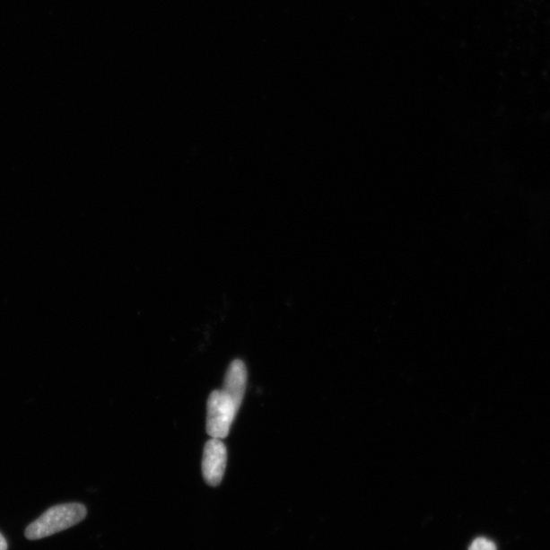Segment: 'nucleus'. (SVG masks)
I'll list each match as a JSON object with an SVG mask.
<instances>
[{"label": "nucleus", "mask_w": 550, "mask_h": 550, "mask_svg": "<svg viewBox=\"0 0 550 550\" xmlns=\"http://www.w3.org/2000/svg\"><path fill=\"white\" fill-rule=\"evenodd\" d=\"M0 550H7L6 540L2 534H0Z\"/></svg>", "instance_id": "obj_6"}, {"label": "nucleus", "mask_w": 550, "mask_h": 550, "mask_svg": "<svg viewBox=\"0 0 550 550\" xmlns=\"http://www.w3.org/2000/svg\"><path fill=\"white\" fill-rule=\"evenodd\" d=\"M469 550H496V546L492 540L479 537L472 542Z\"/></svg>", "instance_id": "obj_5"}, {"label": "nucleus", "mask_w": 550, "mask_h": 550, "mask_svg": "<svg viewBox=\"0 0 550 550\" xmlns=\"http://www.w3.org/2000/svg\"><path fill=\"white\" fill-rule=\"evenodd\" d=\"M246 384L247 368L244 362L239 359L233 360L225 374L223 390L232 399L238 409L240 408L244 399Z\"/></svg>", "instance_id": "obj_4"}, {"label": "nucleus", "mask_w": 550, "mask_h": 550, "mask_svg": "<svg viewBox=\"0 0 550 550\" xmlns=\"http://www.w3.org/2000/svg\"><path fill=\"white\" fill-rule=\"evenodd\" d=\"M87 510L81 503H65L55 506L44 512L31 525L25 535L29 540H39L71 528L85 519Z\"/></svg>", "instance_id": "obj_1"}, {"label": "nucleus", "mask_w": 550, "mask_h": 550, "mask_svg": "<svg viewBox=\"0 0 550 550\" xmlns=\"http://www.w3.org/2000/svg\"><path fill=\"white\" fill-rule=\"evenodd\" d=\"M239 409L223 389L214 390L207 401L206 432L211 439L223 440L231 431Z\"/></svg>", "instance_id": "obj_2"}, {"label": "nucleus", "mask_w": 550, "mask_h": 550, "mask_svg": "<svg viewBox=\"0 0 550 550\" xmlns=\"http://www.w3.org/2000/svg\"><path fill=\"white\" fill-rule=\"evenodd\" d=\"M228 451L222 440L211 439L203 451L202 473L206 484L217 486L222 484L227 468Z\"/></svg>", "instance_id": "obj_3"}]
</instances>
